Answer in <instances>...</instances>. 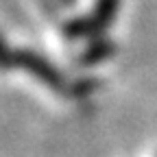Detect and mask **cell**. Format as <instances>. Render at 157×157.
I'll return each instance as SVG.
<instances>
[{"instance_id":"6da1fadb","label":"cell","mask_w":157,"mask_h":157,"mask_svg":"<svg viewBox=\"0 0 157 157\" xmlns=\"http://www.w3.org/2000/svg\"><path fill=\"white\" fill-rule=\"evenodd\" d=\"M120 0H96L90 15L74 17L63 24V35L68 39H83V37H101L111 24L118 13Z\"/></svg>"},{"instance_id":"277c9868","label":"cell","mask_w":157,"mask_h":157,"mask_svg":"<svg viewBox=\"0 0 157 157\" xmlns=\"http://www.w3.org/2000/svg\"><path fill=\"white\" fill-rule=\"evenodd\" d=\"M59 2H61L63 7H72V5L76 2V0H59Z\"/></svg>"},{"instance_id":"7a4b0ae2","label":"cell","mask_w":157,"mask_h":157,"mask_svg":"<svg viewBox=\"0 0 157 157\" xmlns=\"http://www.w3.org/2000/svg\"><path fill=\"white\" fill-rule=\"evenodd\" d=\"M5 66H7V68L20 66V68H24L26 72H31L33 76H37L42 83H46L50 90L61 92V94H72V83H68L66 78H63V74L59 72V70L48 61V59L39 57L37 52H31V50L7 52Z\"/></svg>"},{"instance_id":"3957f363","label":"cell","mask_w":157,"mask_h":157,"mask_svg":"<svg viewBox=\"0 0 157 157\" xmlns=\"http://www.w3.org/2000/svg\"><path fill=\"white\" fill-rule=\"evenodd\" d=\"M116 55V44L107 37H96L87 46V50L78 57V66H94Z\"/></svg>"}]
</instances>
